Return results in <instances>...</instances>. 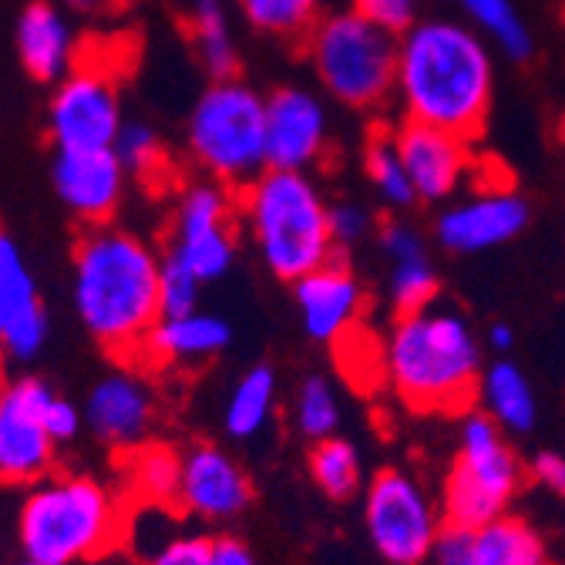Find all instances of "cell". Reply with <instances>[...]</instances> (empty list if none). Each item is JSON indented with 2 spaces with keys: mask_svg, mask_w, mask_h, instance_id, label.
I'll return each mask as SVG.
<instances>
[{
  "mask_svg": "<svg viewBox=\"0 0 565 565\" xmlns=\"http://www.w3.org/2000/svg\"><path fill=\"white\" fill-rule=\"evenodd\" d=\"M494 102V54L465 21L420 18L397 38L394 105L401 121L478 138Z\"/></svg>",
  "mask_w": 565,
  "mask_h": 565,
  "instance_id": "1",
  "label": "cell"
},
{
  "mask_svg": "<svg viewBox=\"0 0 565 565\" xmlns=\"http://www.w3.org/2000/svg\"><path fill=\"white\" fill-rule=\"evenodd\" d=\"M162 256L131 230L88 226L71 256V303L88 337L111 358L135 364L159 307Z\"/></svg>",
  "mask_w": 565,
  "mask_h": 565,
  "instance_id": "2",
  "label": "cell"
},
{
  "mask_svg": "<svg viewBox=\"0 0 565 565\" xmlns=\"http://www.w3.org/2000/svg\"><path fill=\"white\" fill-rule=\"evenodd\" d=\"M481 347L458 310L424 307L401 313L381 343V374L414 411L458 414L478 397Z\"/></svg>",
  "mask_w": 565,
  "mask_h": 565,
  "instance_id": "3",
  "label": "cell"
},
{
  "mask_svg": "<svg viewBox=\"0 0 565 565\" xmlns=\"http://www.w3.org/2000/svg\"><path fill=\"white\" fill-rule=\"evenodd\" d=\"M236 205L259 263L290 287L340 256L330 233V202L310 172L266 169L236 192Z\"/></svg>",
  "mask_w": 565,
  "mask_h": 565,
  "instance_id": "4",
  "label": "cell"
},
{
  "mask_svg": "<svg viewBox=\"0 0 565 565\" xmlns=\"http://www.w3.org/2000/svg\"><path fill=\"white\" fill-rule=\"evenodd\" d=\"M128 532L121 494L92 475H47L21 505L18 539L38 565H82L108 555Z\"/></svg>",
  "mask_w": 565,
  "mask_h": 565,
  "instance_id": "5",
  "label": "cell"
},
{
  "mask_svg": "<svg viewBox=\"0 0 565 565\" xmlns=\"http://www.w3.org/2000/svg\"><path fill=\"white\" fill-rule=\"evenodd\" d=\"M303 51L323 95L353 111L394 102L397 38L364 21L353 8L323 14L303 38Z\"/></svg>",
  "mask_w": 565,
  "mask_h": 565,
  "instance_id": "6",
  "label": "cell"
},
{
  "mask_svg": "<svg viewBox=\"0 0 565 565\" xmlns=\"http://www.w3.org/2000/svg\"><path fill=\"white\" fill-rule=\"evenodd\" d=\"M195 169L230 189L249 185L266 172V98L239 75L209 82L195 98L185 125Z\"/></svg>",
  "mask_w": 565,
  "mask_h": 565,
  "instance_id": "7",
  "label": "cell"
},
{
  "mask_svg": "<svg viewBox=\"0 0 565 565\" xmlns=\"http://www.w3.org/2000/svg\"><path fill=\"white\" fill-rule=\"evenodd\" d=\"M522 461L505 441V431L484 411H468L461 420L458 451L441 488V515L448 529L478 532L509 512L522 488Z\"/></svg>",
  "mask_w": 565,
  "mask_h": 565,
  "instance_id": "8",
  "label": "cell"
},
{
  "mask_svg": "<svg viewBox=\"0 0 565 565\" xmlns=\"http://www.w3.org/2000/svg\"><path fill=\"white\" fill-rule=\"evenodd\" d=\"M364 525L384 562L420 565L431 558L445 515L411 471L384 468L364 488Z\"/></svg>",
  "mask_w": 565,
  "mask_h": 565,
  "instance_id": "9",
  "label": "cell"
},
{
  "mask_svg": "<svg viewBox=\"0 0 565 565\" xmlns=\"http://www.w3.org/2000/svg\"><path fill=\"white\" fill-rule=\"evenodd\" d=\"M172 259L189 266L202 282L223 279L236 263L239 205L236 189L216 179H195L179 189L172 209Z\"/></svg>",
  "mask_w": 565,
  "mask_h": 565,
  "instance_id": "10",
  "label": "cell"
},
{
  "mask_svg": "<svg viewBox=\"0 0 565 565\" xmlns=\"http://www.w3.org/2000/svg\"><path fill=\"white\" fill-rule=\"evenodd\" d=\"M118 82L105 64L78 61L67 78L57 82L47 105V135L54 152H102L115 149L121 131Z\"/></svg>",
  "mask_w": 565,
  "mask_h": 565,
  "instance_id": "11",
  "label": "cell"
},
{
  "mask_svg": "<svg viewBox=\"0 0 565 565\" xmlns=\"http://www.w3.org/2000/svg\"><path fill=\"white\" fill-rule=\"evenodd\" d=\"M471 192L451 199L435 220V243L458 256H475L499 249L525 233L532 209L509 175H478Z\"/></svg>",
  "mask_w": 565,
  "mask_h": 565,
  "instance_id": "12",
  "label": "cell"
},
{
  "mask_svg": "<svg viewBox=\"0 0 565 565\" xmlns=\"http://www.w3.org/2000/svg\"><path fill=\"white\" fill-rule=\"evenodd\" d=\"M54 391L41 377H18L0 387V484H38L51 475L57 445L47 435Z\"/></svg>",
  "mask_w": 565,
  "mask_h": 565,
  "instance_id": "13",
  "label": "cell"
},
{
  "mask_svg": "<svg viewBox=\"0 0 565 565\" xmlns=\"http://www.w3.org/2000/svg\"><path fill=\"white\" fill-rule=\"evenodd\" d=\"M391 131L417 202L448 205L481 175V166L471 152V138L417 121H397Z\"/></svg>",
  "mask_w": 565,
  "mask_h": 565,
  "instance_id": "14",
  "label": "cell"
},
{
  "mask_svg": "<svg viewBox=\"0 0 565 565\" xmlns=\"http://www.w3.org/2000/svg\"><path fill=\"white\" fill-rule=\"evenodd\" d=\"M330 108L303 85H282L266 95V166L313 172L330 149Z\"/></svg>",
  "mask_w": 565,
  "mask_h": 565,
  "instance_id": "15",
  "label": "cell"
},
{
  "mask_svg": "<svg viewBox=\"0 0 565 565\" xmlns=\"http://www.w3.org/2000/svg\"><path fill=\"white\" fill-rule=\"evenodd\" d=\"M82 414H85L88 435L98 445L125 455L138 445L152 441L159 404H156V391L149 377L135 364H125L92 384Z\"/></svg>",
  "mask_w": 565,
  "mask_h": 565,
  "instance_id": "16",
  "label": "cell"
},
{
  "mask_svg": "<svg viewBox=\"0 0 565 565\" xmlns=\"http://www.w3.org/2000/svg\"><path fill=\"white\" fill-rule=\"evenodd\" d=\"M253 505V481L246 468L220 445H189L182 451V481L175 512L223 525L239 519Z\"/></svg>",
  "mask_w": 565,
  "mask_h": 565,
  "instance_id": "17",
  "label": "cell"
},
{
  "mask_svg": "<svg viewBox=\"0 0 565 565\" xmlns=\"http://www.w3.org/2000/svg\"><path fill=\"white\" fill-rule=\"evenodd\" d=\"M294 303L303 323V333L317 343H343L353 337L361 317H364V282L340 256H333L327 266L307 273L294 282Z\"/></svg>",
  "mask_w": 565,
  "mask_h": 565,
  "instance_id": "18",
  "label": "cell"
},
{
  "mask_svg": "<svg viewBox=\"0 0 565 565\" xmlns=\"http://www.w3.org/2000/svg\"><path fill=\"white\" fill-rule=\"evenodd\" d=\"M51 182L61 205L85 226H105L125 199L128 172L115 149L102 152H54Z\"/></svg>",
  "mask_w": 565,
  "mask_h": 565,
  "instance_id": "19",
  "label": "cell"
},
{
  "mask_svg": "<svg viewBox=\"0 0 565 565\" xmlns=\"http://www.w3.org/2000/svg\"><path fill=\"white\" fill-rule=\"evenodd\" d=\"M377 243L387 259V300L394 313H414L438 300V269L424 239L411 223L387 220L377 226Z\"/></svg>",
  "mask_w": 565,
  "mask_h": 565,
  "instance_id": "20",
  "label": "cell"
},
{
  "mask_svg": "<svg viewBox=\"0 0 565 565\" xmlns=\"http://www.w3.org/2000/svg\"><path fill=\"white\" fill-rule=\"evenodd\" d=\"M233 330L223 317L192 310L179 317H162L146 347H141L138 361L149 367H199L205 361H216L220 353L230 347Z\"/></svg>",
  "mask_w": 565,
  "mask_h": 565,
  "instance_id": "21",
  "label": "cell"
},
{
  "mask_svg": "<svg viewBox=\"0 0 565 565\" xmlns=\"http://www.w3.org/2000/svg\"><path fill=\"white\" fill-rule=\"evenodd\" d=\"M18 54L34 82H61L78 64V41L67 14L47 0H34L18 18Z\"/></svg>",
  "mask_w": 565,
  "mask_h": 565,
  "instance_id": "22",
  "label": "cell"
},
{
  "mask_svg": "<svg viewBox=\"0 0 565 565\" xmlns=\"http://www.w3.org/2000/svg\"><path fill=\"white\" fill-rule=\"evenodd\" d=\"M182 481V451L166 441H146L125 451L121 484L135 505L175 509Z\"/></svg>",
  "mask_w": 565,
  "mask_h": 565,
  "instance_id": "23",
  "label": "cell"
},
{
  "mask_svg": "<svg viewBox=\"0 0 565 565\" xmlns=\"http://www.w3.org/2000/svg\"><path fill=\"white\" fill-rule=\"evenodd\" d=\"M478 411H484L505 435H529L539 420V401L525 371L512 361H494L478 381Z\"/></svg>",
  "mask_w": 565,
  "mask_h": 565,
  "instance_id": "24",
  "label": "cell"
},
{
  "mask_svg": "<svg viewBox=\"0 0 565 565\" xmlns=\"http://www.w3.org/2000/svg\"><path fill=\"white\" fill-rule=\"evenodd\" d=\"M185 31H189L195 61L202 64V71L212 82L239 75V51H236L226 0H192Z\"/></svg>",
  "mask_w": 565,
  "mask_h": 565,
  "instance_id": "25",
  "label": "cell"
},
{
  "mask_svg": "<svg viewBox=\"0 0 565 565\" xmlns=\"http://www.w3.org/2000/svg\"><path fill=\"white\" fill-rule=\"evenodd\" d=\"M276 397H279V384H276V371L269 364H256L249 367L230 391L226 407H223V424L226 435L236 441H249L259 438L266 431V424L276 414Z\"/></svg>",
  "mask_w": 565,
  "mask_h": 565,
  "instance_id": "26",
  "label": "cell"
},
{
  "mask_svg": "<svg viewBox=\"0 0 565 565\" xmlns=\"http://www.w3.org/2000/svg\"><path fill=\"white\" fill-rule=\"evenodd\" d=\"M465 24L512 61L532 57V31L515 0H455Z\"/></svg>",
  "mask_w": 565,
  "mask_h": 565,
  "instance_id": "27",
  "label": "cell"
},
{
  "mask_svg": "<svg viewBox=\"0 0 565 565\" xmlns=\"http://www.w3.org/2000/svg\"><path fill=\"white\" fill-rule=\"evenodd\" d=\"M475 562L478 565H548L545 542L539 532L515 515H499L475 532Z\"/></svg>",
  "mask_w": 565,
  "mask_h": 565,
  "instance_id": "28",
  "label": "cell"
},
{
  "mask_svg": "<svg viewBox=\"0 0 565 565\" xmlns=\"http://www.w3.org/2000/svg\"><path fill=\"white\" fill-rule=\"evenodd\" d=\"M38 310H44L38 279L14 236L0 226V337Z\"/></svg>",
  "mask_w": 565,
  "mask_h": 565,
  "instance_id": "29",
  "label": "cell"
},
{
  "mask_svg": "<svg viewBox=\"0 0 565 565\" xmlns=\"http://www.w3.org/2000/svg\"><path fill=\"white\" fill-rule=\"evenodd\" d=\"M310 478L333 502H347L364 488V461L353 441L333 435L310 445Z\"/></svg>",
  "mask_w": 565,
  "mask_h": 565,
  "instance_id": "30",
  "label": "cell"
},
{
  "mask_svg": "<svg viewBox=\"0 0 565 565\" xmlns=\"http://www.w3.org/2000/svg\"><path fill=\"white\" fill-rule=\"evenodd\" d=\"M364 175H367L371 189L377 192V199L387 209H407V205L417 202L391 128H374L371 131L367 146H364Z\"/></svg>",
  "mask_w": 565,
  "mask_h": 565,
  "instance_id": "31",
  "label": "cell"
},
{
  "mask_svg": "<svg viewBox=\"0 0 565 565\" xmlns=\"http://www.w3.org/2000/svg\"><path fill=\"white\" fill-rule=\"evenodd\" d=\"M290 424L300 438L323 441L333 438L340 428V397L337 387L323 377V374H310L297 384L294 397H290Z\"/></svg>",
  "mask_w": 565,
  "mask_h": 565,
  "instance_id": "32",
  "label": "cell"
},
{
  "mask_svg": "<svg viewBox=\"0 0 565 565\" xmlns=\"http://www.w3.org/2000/svg\"><path fill=\"white\" fill-rule=\"evenodd\" d=\"M327 0H239L243 18L269 38L303 41L323 18Z\"/></svg>",
  "mask_w": 565,
  "mask_h": 565,
  "instance_id": "33",
  "label": "cell"
},
{
  "mask_svg": "<svg viewBox=\"0 0 565 565\" xmlns=\"http://www.w3.org/2000/svg\"><path fill=\"white\" fill-rule=\"evenodd\" d=\"M115 156L125 166V172L141 179V182L159 179L166 169V146L156 135V128L146 121H125L121 125V131L115 138Z\"/></svg>",
  "mask_w": 565,
  "mask_h": 565,
  "instance_id": "34",
  "label": "cell"
},
{
  "mask_svg": "<svg viewBox=\"0 0 565 565\" xmlns=\"http://www.w3.org/2000/svg\"><path fill=\"white\" fill-rule=\"evenodd\" d=\"M202 287H205V282L189 266H182L172 256H162V273H159V307H162V317H179V313L199 310Z\"/></svg>",
  "mask_w": 565,
  "mask_h": 565,
  "instance_id": "35",
  "label": "cell"
},
{
  "mask_svg": "<svg viewBox=\"0 0 565 565\" xmlns=\"http://www.w3.org/2000/svg\"><path fill=\"white\" fill-rule=\"evenodd\" d=\"M350 8L394 38H401L420 21V0H350Z\"/></svg>",
  "mask_w": 565,
  "mask_h": 565,
  "instance_id": "36",
  "label": "cell"
},
{
  "mask_svg": "<svg viewBox=\"0 0 565 565\" xmlns=\"http://www.w3.org/2000/svg\"><path fill=\"white\" fill-rule=\"evenodd\" d=\"M330 233H333V243H337V253L350 249L364 243L371 233H374V216L361 205V202H333L330 205Z\"/></svg>",
  "mask_w": 565,
  "mask_h": 565,
  "instance_id": "37",
  "label": "cell"
},
{
  "mask_svg": "<svg viewBox=\"0 0 565 565\" xmlns=\"http://www.w3.org/2000/svg\"><path fill=\"white\" fill-rule=\"evenodd\" d=\"M209 535L199 532H175L172 539H166L159 548H152L141 565H205L209 562Z\"/></svg>",
  "mask_w": 565,
  "mask_h": 565,
  "instance_id": "38",
  "label": "cell"
},
{
  "mask_svg": "<svg viewBox=\"0 0 565 565\" xmlns=\"http://www.w3.org/2000/svg\"><path fill=\"white\" fill-rule=\"evenodd\" d=\"M44 420H47V435L54 438L57 448H61V445H71V441H78V435H82V428H85V414L78 411V404H71V401L61 397V394L51 397Z\"/></svg>",
  "mask_w": 565,
  "mask_h": 565,
  "instance_id": "39",
  "label": "cell"
},
{
  "mask_svg": "<svg viewBox=\"0 0 565 565\" xmlns=\"http://www.w3.org/2000/svg\"><path fill=\"white\" fill-rule=\"evenodd\" d=\"M431 562L435 565H478L475 562V532L445 525L431 548Z\"/></svg>",
  "mask_w": 565,
  "mask_h": 565,
  "instance_id": "40",
  "label": "cell"
},
{
  "mask_svg": "<svg viewBox=\"0 0 565 565\" xmlns=\"http://www.w3.org/2000/svg\"><path fill=\"white\" fill-rule=\"evenodd\" d=\"M532 478L542 484V488H548L552 494H565V455H558V451H542V455H535V461H532Z\"/></svg>",
  "mask_w": 565,
  "mask_h": 565,
  "instance_id": "41",
  "label": "cell"
},
{
  "mask_svg": "<svg viewBox=\"0 0 565 565\" xmlns=\"http://www.w3.org/2000/svg\"><path fill=\"white\" fill-rule=\"evenodd\" d=\"M205 565H259L253 548L233 535H220V539H212L209 545V562Z\"/></svg>",
  "mask_w": 565,
  "mask_h": 565,
  "instance_id": "42",
  "label": "cell"
},
{
  "mask_svg": "<svg viewBox=\"0 0 565 565\" xmlns=\"http://www.w3.org/2000/svg\"><path fill=\"white\" fill-rule=\"evenodd\" d=\"M61 4L75 14H108V11L121 8L125 0H61Z\"/></svg>",
  "mask_w": 565,
  "mask_h": 565,
  "instance_id": "43",
  "label": "cell"
},
{
  "mask_svg": "<svg viewBox=\"0 0 565 565\" xmlns=\"http://www.w3.org/2000/svg\"><path fill=\"white\" fill-rule=\"evenodd\" d=\"M484 340H488V347H491V350H512L515 333H512V327H509V323H491V327H488V333H484Z\"/></svg>",
  "mask_w": 565,
  "mask_h": 565,
  "instance_id": "44",
  "label": "cell"
},
{
  "mask_svg": "<svg viewBox=\"0 0 565 565\" xmlns=\"http://www.w3.org/2000/svg\"><path fill=\"white\" fill-rule=\"evenodd\" d=\"M4 364H8V353L0 347V387H4Z\"/></svg>",
  "mask_w": 565,
  "mask_h": 565,
  "instance_id": "45",
  "label": "cell"
},
{
  "mask_svg": "<svg viewBox=\"0 0 565 565\" xmlns=\"http://www.w3.org/2000/svg\"><path fill=\"white\" fill-rule=\"evenodd\" d=\"M14 565H38V562H31V558H21V562H14Z\"/></svg>",
  "mask_w": 565,
  "mask_h": 565,
  "instance_id": "46",
  "label": "cell"
}]
</instances>
